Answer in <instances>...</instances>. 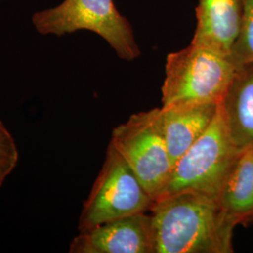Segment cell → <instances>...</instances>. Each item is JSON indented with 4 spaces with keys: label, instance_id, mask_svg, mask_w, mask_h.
<instances>
[{
    "label": "cell",
    "instance_id": "1",
    "mask_svg": "<svg viewBox=\"0 0 253 253\" xmlns=\"http://www.w3.org/2000/svg\"><path fill=\"white\" fill-rule=\"evenodd\" d=\"M155 253H231L235 223L216 198L185 190L155 200L150 208Z\"/></svg>",
    "mask_w": 253,
    "mask_h": 253
},
{
    "label": "cell",
    "instance_id": "4",
    "mask_svg": "<svg viewBox=\"0 0 253 253\" xmlns=\"http://www.w3.org/2000/svg\"><path fill=\"white\" fill-rule=\"evenodd\" d=\"M239 152L231 139L219 102L212 123L173 165L169 180L158 198L192 190L217 199Z\"/></svg>",
    "mask_w": 253,
    "mask_h": 253
},
{
    "label": "cell",
    "instance_id": "8",
    "mask_svg": "<svg viewBox=\"0 0 253 253\" xmlns=\"http://www.w3.org/2000/svg\"><path fill=\"white\" fill-rule=\"evenodd\" d=\"M191 43L230 55L238 37L242 17L241 0H199Z\"/></svg>",
    "mask_w": 253,
    "mask_h": 253
},
{
    "label": "cell",
    "instance_id": "13",
    "mask_svg": "<svg viewBox=\"0 0 253 253\" xmlns=\"http://www.w3.org/2000/svg\"><path fill=\"white\" fill-rule=\"evenodd\" d=\"M18 161V148L15 140L0 121V188L15 169Z\"/></svg>",
    "mask_w": 253,
    "mask_h": 253
},
{
    "label": "cell",
    "instance_id": "6",
    "mask_svg": "<svg viewBox=\"0 0 253 253\" xmlns=\"http://www.w3.org/2000/svg\"><path fill=\"white\" fill-rule=\"evenodd\" d=\"M110 144L132 169L154 202L161 195L172 170L159 108L134 114L115 127Z\"/></svg>",
    "mask_w": 253,
    "mask_h": 253
},
{
    "label": "cell",
    "instance_id": "12",
    "mask_svg": "<svg viewBox=\"0 0 253 253\" xmlns=\"http://www.w3.org/2000/svg\"><path fill=\"white\" fill-rule=\"evenodd\" d=\"M242 17L231 57L236 65L253 64V0H241Z\"/></svg>",
    "mask_w": 253,
    "mask_h": 253
},
{
    "label": "cell",
    "instance_id": "2",
    "mask_svg": "<svg viewBox=\"0 0 253 253\" xmlns=\"http://www.w3.org/2000/svg\"><path fill=\"white\" fill-rule=\"evenodd\" d=\"M239 66L230 55L191 43L167 55L163 106L221 102Z\"/></svg>",
    "mask_w": 253,
    "mask_h": 253
},
{
    "label": "cell",
    "instance_id": "5",
    "mask_svg": "<svg viewBox=\"0 0 253 253\" xmlns=\"http://www.w3.org/2000/svg\"><path fill=\"white\" fill-rule=\"evenodd\" d=\"M153 199L132 169L109 144L100 173L84 201L79 231L150 210Z\"/></svg>",
    "mask_w": 253,
    "mask_h": 253
},
{
    "label": "cell",
    "instance_id": "11",
    "mask_svg": "<svg viewBox=\"0 0 253 253\" xmlns=\"http://www.w3.org/2000/svg\"><path fill=\"white\" fill-rule=\"evenodd\" d=\"M217 200L235 225L253 220V146L240 150L236 156Z\"/></svg>",
    "mask_w": 253,
    "mask_h": 253
},
{
    "label": "cell",
    "instance_id": "9",
    "mask_svg": "<svg viewBox=\"0 0 253 253\" xmlns=\"http://www.w3.org/2000/svg\"><path fill=\"white\" fill-rule=\"evenodd\" d=\"M219 103L163 106L159 119L172 167L203 135L216 117Z\"/></svg>",
    "mask_w": 253,
    "mask_h": 253
},
{
    "label": "cell",
    "instance_id": "10",
    "mask_svg": "<svg viewBox=\"0 0 253 253\" xmlns=\"http://www.w3.org/2000/svg\"><path fill=\"white\" fill-rule=\"evenodd\" d=\"M220 105L235 146H253V64L239 67Z\"/></svg>",
    "mask_w": 253,
    "mask_h": 253
},
{
    "label": "cell",
    "instance_id": "3",
    "mask_svg": "<svg viewBox=\"0 0 253 253\" xmlns=\"http://www.w3.org/2000/svg\"><path fill=\"white\" fill-rule=\"evenodd\" d=\"M32 24L42 35L63 36L78 30L94 32L126 61L141 54L129 22L118 12L113 0H64L54 8L34 13Z\"/></svg>",
    "mask_w": 253,
    "mask_h": 253
},
{
    "label": "cell",
    "instance_id": "7",
    "mask_svg": "<svg viewBox=\"0 0 253 253\" xmlns=\"http://www.w3.org/2000/svg\"><path fill=\"white\" fill-rule=\"evenodd\" d=\"M71 253H155L151 215L137 213L80 232Z\"/></svg>",
    "mask_w": 253,
    "mask_h": 253
}]
</instances>
